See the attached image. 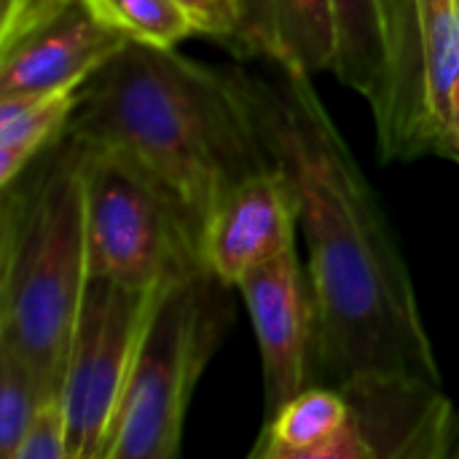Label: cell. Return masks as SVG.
I'll return each mask as SVG.
<instances>
[{
	"label": "cell",
	"mask_w": 459,
	"mask_h": 459,
	"mask_svg": "<svg viewBox=\"0 0 459 459\" xmlns=\"http://www.w3.org/2000/svg\"><path fill=\"white\" fill-rule=\"evenodd\" d=\"M65 137L145 172L202 237L218 202L272 167L231 73L143 43H129L83 83Z\"/></svg>",
	"instance_id": "obj_2"
},
{
	"label": "cell",
	"mask_w": 459,
	"mask_h": 459,
	"mask_svg": "<svg viewBox=\"0 0 459 459\" xmlns=\"http://www.w3.org/2000/svg\"><path fill=\"white\" fill-rule=\"evenodd\" d=\"M226 323V285L207 269L159 288L102 459H178L191 395Z\"/></svg>",
	"instance_id": "obj_4"
},
{
	"label": "cell",
	"mask_w": 459,
	"mask_h": 459,
	"mask_svg": "<svg viewBox=\"0 0 459 459\" xmlns=\"http://www.w3.org/2000/svg\"><path fill=\"white\" fill-rule=\"evenodd\" d=\"M264 363L266 422L312 385L317 317L296 247L250 272L239 288Z\"/></svg>",
	"instance_id": "obj_8"
},
{
	"label": "cell",
	"mask_w": 459,
	"mask_h": 459,
	"mask_svg": "<svg viewBox=\"0 0 459 459\" xmlns=\"http://www.w3.org/2000/svg\"><path fill=\"white\" fill-rule=\"evenodd\" d=\"M336 78L374 113L382 161L441 151L433 126L417 0H331Z\"/></svg>",
	"instance_id": "obj_6"
},
{
	"label": "cell",
	"mask_w": 459,
	"mask_h": 459,
	"mask_svg": "<svg viewBox=\"0 0 459 459\" xmlns=\"http://www.w3.org/2000/svg\"><path fill=\"white\" fill-rule=\"evenodd\" d=\"M425 91L433 116V126L444 153L459 159L457 134L452 124L449 94L459 75V16L457 0H417Z\"/></svg>",
	"instance_id": "obj_14"
},
{
	"label": "cell",
	"mask_w": 459,
	"mask_h": 459,
	"mask_svg": "<svg viewBox=\"0 0 459 459\" xmlns=\"http://www.w3.org/2000/svg\"><path fill=\"white\" fill-rule=\"evenodd\" d=\"M258 137L288 178L307 242L317 317L315 363L328 387L393 382L438 387L411 274L385 212L309 78L231 73Z\"/></svg>",
	"instance_id": "obj_1"
},
{
	"label": "cell",
	"mask_w": 459,
	"mask_h": 459,
	"mask_svg": "<svg viewBox=\"0 0 459 459\" xmlns=\"http://www.w3.org/2000/svg\"><path fill=\"white\" fill-rule=\"evenodd\" d=\"M457 16H459V0H457Z\"/></svg>",
	"instance_id": "obj_25"
},
{
	"label": "cell",
	"mask_w": 459,
	"mask_h": 459,
	"mask_svg": "<svg viewBox=\"0 0 459 459\" xmlns=\"http://www.w3.org/2000/svg\"><path fill=\"white\" fill-rule=\"evenodd\" d=\"M449 108H452V124H459V75L452 86V94H449Z\"/></svg>",
	"instance_id": "obj_22"
},
{
	"label": "cell",
	"mask_w": 459,
	"mask_h": 459,
	"mask_svg": "<svg viewBox=\"0 0 459 459\" xmlns=\"http://www.w3.org/2000/svg\"><path fill=\"white\" fill-rule=\"evenodd\" d=\"M296 226L293 188L272 164L218 202L202 237L204 264L218 282L239 288L250 272L296 247Z\"/></svg>",
	"instance_id": "obj_9"
},
{
	"label": "cell",
	"mask_w": 459,
	"mask_h": 459,
	"mask_svg": "<svg viewBox=\"0 0 459 459\" xmlns=\"http://www.w3.org/2000/svg\"><path fill=\"white\" fill-rule=\"evenodd\" d=\"M83 156L89 280L156 290L207 269L199 229L161 186L118 156Z\"/></svg>",
	"instance_id": "obj_5"
},
{
	"label": "cell",
	"mask_w": 459,
	"mask_h": 459,
	"mask_svg": "<svg viewBox=\"0 0 459 459\" xmlns=\"http://www.w3.org/2000/svg\"><path fill=\"white\" fill-rule=\"evenodd\" d=\"M132 40L81 0L65 3L0 48V97H32L83 86Z\"/></svg>",
	"instance_id": "obj_10"
},
{
	"label": "cell",
	"mask_w": 459,
	"mask_h": 459,
	"mask_svg": "<svg viewBox=\"0 0 459 459\" xmlns=\"http://www.w3.org/2000/svg\"><path fill=\"white\" fill-rule=\"evenodd\" d=\"M446 459H459V417H455V428H452V441H449Z\"/></svg>",
	"instance_id": "obj_23"
},
{
	"label": "cell",
	"mask_w": 459,
	"mask_h": 459,
	"mask_svg": "<svg viewBox=\"0 0 459 459\" xmlns=\"http://www.w3.org/2000/svg\"><path fill=\"white\" fill-rule=\"evenodd\" d=\"M188 16L194 32L237 38L239 32V0H175Z\"/></svg>",
	"instance_id": "obj_20"
},
{
	"label": "cell",
	"mask_w": 459,
	"mask_h": 459,
	"mask_svg": "<svg viewBox=\"0 0 459 459\" xmlns=\"http://www.w3.org/2000/svg\"><path fill=\"white\" fill-rule=\"evenodd\" d=\"M342 393H347L355 411L342 433L307 449H280L261 441L250 459H382L385 428H382V411L374 387L355 385Z\"/></svg>",
	"instance_id": "obj_16"
},
{
	"label": "cell",
	"mask_w": 459,
	"mask_h": 459,
	"mask_svg": "<svg viewBox=\"0 0 459 459\" xmlns=\"http://www.w3.org/2000/svg\"><path fill=\"white\" fill-rule=\"evenodd\" d=\"M237 40L290 75L333 70L336 24L331 0H239Z\"/></svg>",
	"instance_id": "obj_11"
},
{
	"label": "cell",
	"mask_w": 459,
	"mask_h": 459,
	"mask_svg": "<svg viewBox=\"0 0 459 459\" xmlns=\"http://www.w3.org/2000/svg\"><path fill=\"white\" fill-rule=\"evenodd\" d=\"M97 19L124 32L132 43L175 48L194 32L175 0H81Z\"/></svg>",
	"instance_id": "obj_18"
},
{
	"label": "cell",
	"mask_w": 459,
	"mask_h": 459,
	"mask_svg": "<svg viewBox=\"0 0 459 459\" xmlns=\"http://www.w3.org/2000/svg\"><path fill=\"white\" fill-rule=\"evenodd\" d=\"M8 459H70L67 457V422L62 398H51L38 414L35 425Z\"/></svg>",
	"instance_id": "obj_19"
},
{
	"label": "cell",
	"mask_w": 459,
	"mask_h": 459,
	"mask_svg": "<svg viewBox=\"0 0 459 459\" xmlns=\"http://www.w3.org/2000/svg\"><path fill=\"white\" fill-rule=\"evenodd\" d=\"M455 134H457V148H459V124H455Z\"/></svg>",
	"instance_id": "obj_24"
},
{
	"label": "cell",
	"mask_w": 459,
	"mask_h": 459,
	"mask_svg": "<svg viewBox=\"0 0 459 459\" xmlns=\"http://www.w3.org/2000/svg\"><path fill=\"white\" fill-rule=\"evenodd\" d=\"M83 86L0 97V186L16 183L40 151L62 140Z\"/></svg>",
	"instance_id": "obj_13"
},
{
	"label": "cell",
	"mask_w": 459,
	"mask_h": 459,
	"mask_svg": "<svg viewBox=\"0 0 459 459\" xmlns=\"http://www.w3.org/2000/svg\"><path fill=\"white\" fill-rule=\"evenodd\" d=\"M156 296L159 288L132 290L89 280L59 395L70 459H102L105 455Z\"/></svg>",
	"instance_id": "obj_7"
},
{
	"label": "cell",
	"mask_w": 459,
	"mask_h": 459,
	"mask_svg": "<svg viewBox=\"0 0 459 459\" xmlns=\"http://www.w3.org/2000/svg\"><path fill=\"white\" fill-rule=\"evenodd\" d=\"M51 398L59 393L19 352L0 344V459L13 455Z\"/></svg>",
	"instance_id": "obj_17"
},
{
	"label": "cell",
	"mask_w": 459,
	"mask_h": 459,
	"mask_svg": "<svg viewBox=\"0 0 459 459\" xmlns=\"http://www.w3.org/2000/svg\"><path fill=\"white\" fill-rule=\"evenodd\" d=\"M352 414L355 411L347 393L328 385H309L266 422L261 441L280 449L317 446L342 433Z\"/></svg>",
	"instance_id": "obj_15"
},
{
	"label": "cell",
	"mask_w": 459,
	"mask_h": 459,
	"mask_svg": "<svg viewBox=\"0 0 459 459\" xmlns=\"http://www.w3.org/2000/svg\"><path fill=\"white\" fill-rule=\"evenodd\" d=\"M83 161V151L62 134L35 172L27 167L3 188L0 344L59 395L89 285Z\"/></svg>",
	"instance_id": "obj_3"
},
{
	"label": "cell",
	"mask_w": 459,
	"mask_h": 459,
	"mask_svg": "<svg viewBox=\"0 0 459 459\" xmlns=\"http://www.w3.org/2000/svg\"><path fill=\"white\" fill-rule=\"evenodd\" d=\"M385 428L382 459H446L455 411L438 387L371 382Z\"/></svg>",
	"instance_id": "obj_12"
},
{
	"label": "cell",
	"mask_w": 459,
	"mask_h": 459,
	"mask_svg": "<svg viewBox=\"0 0 459 459\" xmlns=\"http://www.w3.org/2000/svg\"><path fill=\"white\" fill-rule=\"evenodd\" d=\"M65 3L70 0H0V48L11 46L19 35L59 11Z\"/></svg>",
	"instance_id": "obj_21"
}]
</instances>
